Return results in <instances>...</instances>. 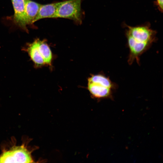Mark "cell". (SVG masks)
<instances>
[{"label": "cell", "instance_id": "6", "mask_svg": "<svg viewBox=\"0 0 163 163\" xmlns=\"http://www.w3.org/2000/svg\"><path fill=\"white\" fill-rule=\"evenodd\" d=\"M62 2L41 5L33 23L45 18H55L57 8Z\"/></svg>", "mask_w": 163, "mask_h": 163}, {"label": "cell", "instance_id": "1", "mask_svg": "<svg viewBox=\"0 0 163 163\" xmlns=\"http://www.w3.org/2000/svg\"><path fill=\"white\" fill-rule=\"evenodd\" d=\"M127 46L129 50L127 62L132 65L135 61L139 64L140 57L157 40V32L149 23L133 27L126 24Z\"/></svg>", "mask_w": 163, "mask_h": 163}, {"label": "cell", "instance_id": "10", "mask_svg": "<svg viewBox=\"0 0 163 163\" xmlns=\"http://www.w3.org/2000/svg\"><path fill=\"white\" fill-rule=\"evenodd\" d=\"M155 4L159 10L162 12L163 6V0H156L155 2Z\"/></svg>", "mask_w": 163, "mask_h": 163}, {"label": "cell", "instance_id": "4", "mask_svg": "<svg viewBox=\"0 0 163 163\" xmlns=\"http://www.w3.org/2000/svg\"><path fill=\"white\" fill-rule=\"evenodd\" d=\"M31 153L23 145L4 151L0 155V163H32Z\"/></svg>", "mask_w": 163, "mask_h": 163}, {"label": "cell", "instance_id": "2", "mask_svg": "<svg viewBox=\"0 0 163 163\" xmlns=\"http://www.w3.org/2000/svg\"><path fill=\"white\" fill-rule=\"evenodd\" d=\"M88 90L92 95L97 99L110 98L117 85L109 77L99 74L92 75L88 79Z\"/></svg>", "mask_w": 163, "mask_h": 163}, {"label": "cell", "instance_id": "5", "mask_svg": "<svg viewBox=\"0 0 163 163\" xmlns=\"http://www.w3.org/2000/svg\"><path fill=\"white\" fill-rule=\"evenodd\" d=\"M14 11V19L15 23L23 29L27 25L25 12L26 0H11Z\"/></svg>", "mask_w": 163, "mask_h": 163}, {"label": "cell", "instance_id": "9", "mask_svg": "<svg viewBox=\"0 0 163 163\" xmlns=\"http://www.w3.org/2000/svg\"><path fill=\"white\" fill-rule=\"evenodd\" d=\"M38 47L40 53L44 60L45 64L50 65L52 55L50 47L44 40L38 39Z\"/></svg>", "mask_w": 163, "mask_h": 163}, {"label": "cell", "instance_id": "3", "mask_svg": "<svg viewBox=\"0 0 163 163\" xmlns=\"http://www.w3.org/2000/svg\"><path fill=\"white\" fill-rule=\"evenodd\" d=\"M82 0H68L61 2L59 6L55 18L68 19L80 24L82 22Z\"/></svg>", "mask_w": 163, "mask_h": 163}, {"label": "cell", "instance_id": "8", "mask_svg": "<svg viewBox=\"0 0 163 163\" xmlns=\"http://www.w3.org/2000/svg\"><path fill=\"white\" fill-rule=\"evenodd\" d=\"M41 4L31 0H26L25 12L27 24H32Z\"/></svg>", "mask_w": 163, "mask_h": 163}, {"label": "cell", "instance_id": "7", "mask_svg": "<svg viewBox=\"0 0 163 163\" xmlns=\"http://www.w3.org/2000/svg\"><path fill=\"white\" fill-rule=\"evenodd\" d=\"M25 50L28 53L36 66L40 67L45 64L38 49V39L28 44Z\"/></svg>", "mask_w": 163, "mask_h": 163}]
</instances>
